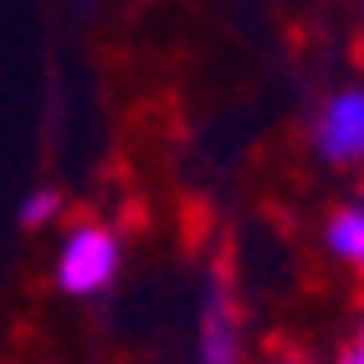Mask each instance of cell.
<instances>
[{"label":"cell","mask_w":364,"mask_h":364,"mask_svg":"<svg viewBox=\"0 0 364 364\" xmlns=\"http://www.w3.org/2000/svg\"><path fill=\"white\" fill-rule=\"evenodd\" d=\"M118 272V236L98 221H77L62 236V252H57V282L62 293L72 298H87V293H103Z\"/></svg>","instance_id":"cell-1"},{"label":"cell","mask_w":364,"mask_h":364,"mask_svg":"<svg viewBox=\"0 0 364 364\" xmlns=\"http://www.w3.org/2000/svg\"><path fill=\"white\" fill-rule=\"evenodd\" d=\"M313 139H318V154H323L328 164H354V159H364V87L333 92V98L323 103V113H318Z\"/></svg>","instance_id":"cell-2"},{"label":"cell","mask_w":364,"mask_h":364,"mask_svg":"<svg viewBox=\"0 0 364 364\" xmlns=\"http://www.w3.org/2000/svg\"><path fill=\"white\" fill-rule=\"evenodd\" d=\"M200 364H241V313L231 298V282L215 277L200 313Z\"/></svg>","instance_id":"cell-3"},{"label":"cell","mask_w":364,"mask_h":364,"mask_svg":"<svg viewBox=\"0 0 364 364\" xmlns=\"http://www.w3.org/2000/svg\"><path fill=\"white\" fill-rule=\"evenodd\" d=\"M323 241H328V252H333L338 262H349L354 272H364V205L333 210L328 226H323Z\"/></svg>","instance_id":"cell-4"},{"label":"cell","mask_w":364,"mask_h":364,"mask_svg":"<svg viewBox=\"0 0 364 364\" xmlns=\"http://www.w3.org/2000/svg\"><path fill=\"white\" fill-rule=\"evenodd\" d=\"M52 210H57V196H52V190H36V196H26V210H21V221H26V226H41Z\"/></svg>","instance_id":"cell-5"},{"label":"cell","mask_w":364,"mask_h":364,"mask_svg":"<svg viewBox=\"0 0 364 364\" xmlns=\"http://www.w3.org/2000/svg\"><path fill=\"white\" fill-rule=\"evenodd\" d=\"M338 364H364V333L354 338V344L344 349V359H338Z\"/></svg>","instance_id":"cell-6"},{"label":"cell","mask_w":364,"mask_h":364,"mask_svg":"<svg viewBox=\"0 0 364 364\" xmlns=\"http://www.w3.org/2000/svg\"><path fill=\"white\" fill-rule=\"evenodd\" d=\"M277 364H303V359H277Z\"/></svg>","instance_id":"cell-7"},{"label":"cell","mask_w":364,"mask_h":364,"mask_svg":"<svg viewBox=\"0 0 364 364\" xmlns=\"http://www.w3.org/2000/svg\"><path fill=\"white\" fill-rule=\"evenodd\" d=\"M359 277H364V272H359Z\"/></svg>","instance_id":"cell-8"}]
</instances>
